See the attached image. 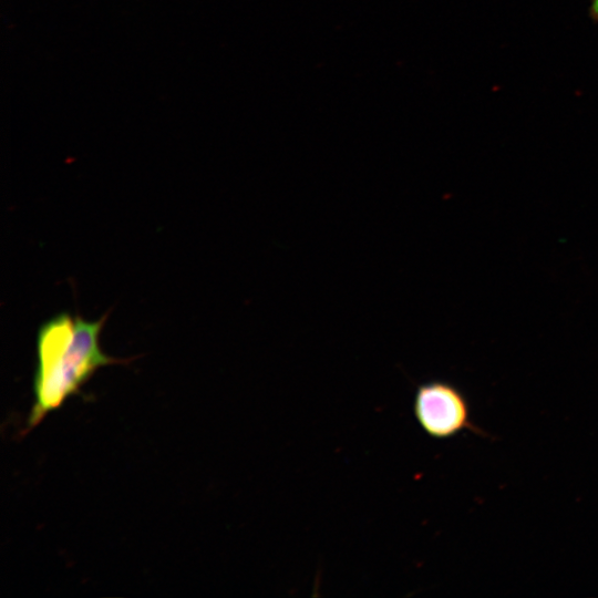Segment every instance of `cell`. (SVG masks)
I'll list each match as a JSON object with an SVG mask.
<instances>
[{"label": "cell", "mask_w": 598, "mask_h": 598, "mask_svg": "<svg viewBox=\"0 0 598 598\" xmlns=\"http://www.w3.org/2000/svg\"><path fill=\"white\" fill-rule=\"evenodd\" d=\"M106 316L85 320L81 316L59 312L39 327L35 339L33 404L27 419V431L39 425L64 402L81 394L102 367L125 363L105 354L100 336Z\"/></svg>", "instance_id": "6da1fadb"}, {"label": "cell", "mask_w": 598, "mask_h": 598, "mask_svg": "<svg viewBox=\"0 0 598 598\" xmlns=\"http://www.w3.org/2000/svg\"><path fill=\"white\" fill-rule=\"evenodd\" d=\"M413 412L421 429L433 439H451L465 430L487 436L473 423L467 398L447 381L421 383L415 391Z\"/></svg>", "instance_id": "7a4b0ae2"}, {"label": "cell", "mask_w": 598, "mask_h": 598, "mask_svg": "<svg viewBox=\"0 0 598 598\" xmlns=\"http://www.w3.org/2000/svg\"><path fill=\"white\" fill-rule=\"evenodd\" d=\"M592 9H594L595 16L598 18V0H594Z\"/></svg>", "instance_id": "3957f363"}]
</instances>
